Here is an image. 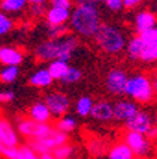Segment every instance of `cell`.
I'll return each mask as SVG.
<instances>
[{"mask_svg": "<svg viewBox=\"0 0 157 159\" xmlns=\"http://www.w3.org/2000/svg\"><path fill=\"white\" fill-rule=\"evenodd\" d=\"M79 40L76 36L68 34L61 39H47L38 44L34 50L36 58L43 63H50L54 60H62L68 63L78 48Z\"/></svg>", "mask_w": 157, "mask_h": 159, "instance_id": "obj_1", "label": "cell"}, {"mask_svg": "<svg viewBox=\"0 0 157 159\" xmlns=\"http://www.w3.org/2000/svg\"><path fill=\"white\" fill-rule=\"evenodd\" d=\"M68 23L69 30H72L76 36L84 39H94L102 24L99 9L95 3L76 4L71 11Z\"/></svg>", "mask_w": 157, "mask_h": 159, "instance_id": "obj_2", "label": "cell"}, {"mask_svg": "<svg viewBox=\"0 0 157 159\" xmlns=\"http://www.w3.org/2000/svg\"><path fill=\"white\" fill-rule=\"evenodd\" d=\"M124 95H128L137 105L150 104L156 95V84L146 74L129 75L124 87Z\"/></svg>", "mask_w": 157, "mask_h": 159, "instance_id": "obj_3", "label": "cell"}, {"mask_svg": "<svg viewBox=\"0 0 157 159\" xmlns=\"http://www.w3.org/2000/svg\"><path fill=\"white\" fill-rule=\"evenodd\" d=\"M95 44L103 53L109 54V56H118L124 50L126 46V37H124L123 31L119 27L112 26V24L102 23L98 31L94 36Z\"/></svg>", "mask_w": 157, "mask_h": 159, "instance_id": "obj_4", "label": "cell"}, {"mask_svg": "<svg viewBox=\"0 0 157 159\" xmlns=\"http://www.w3.org/2000/svg\"><path fill=\"white\" fill-rule=\"evenodd\" d=\"M68 141H69L68 135L59 132L58 129H55L54 126H52L51 131H50L47 135H44L43 138L33 139V141H27L26 143L33 149L37 155H41V153L52 152L55 148H58V146L67 143Z\"/></svg>", "mask_w": 157, "mask_h": 159, "instance_id": "obj_5", "label": "cell"}, {"mask_svg": "<svg viewBox=\"0 0 157 159\" xmlns=\"http://www.w3.org/2000/svg\"><path fill=\"white\" fill-rule=\"evenodd\" d=\"M16 126H17L16 129L17 134L24 136L27 141L43 138L52 128L51 124H38V122H34L33 119L26 118V116H17Z\"/></svg>", "mask_w": 157, "mask_h": 159, "instance_id": "obj_6", "label": "cell"}, {"mask_svg": "<svg viewBox=\"0 0 157 159\" xmlns=\"http://www.w3.org/2000/svg\"><path fill=\"white\" fill-rule=\"evenodd\" d=\"M126 145L129 146V149L132 151V153L134 155V158H147L151 155L153 151V143L149 138H146L144 135L137 132H132V131H126L123 134V139H122Z\"/></svg>", "mask_w": 157, "mask_h": 159, "instance_id": "obj_7", "label": "cell"}, {"mask_svg": "<svg viewBox=\"0 0 157 159\" xmlns=\"http://www.w3.org/2000/svg\"><path fill=\"white\" fill-rule=\"evenodd\" d=\"M44 104L47 105L51 116L55 118H61V116L67 115L71 108V99L67 94L59 93V91H51L44 97Z\"/></svg>", "mask_w": 157, "mask_h": 159, "instance_id": "obj_8", "label": "cell"}, {"mask_svg": "<svg viewBox=\"0 0 157 159\" xmlns=\"http://www.w3.org/2000/svg\"><path fill=\"white\" fill-rule=\"evenodd\" d=\"M153 125H156L151 118V115L144 111V109H139L137 112L134 114L130 119H128L124 122V128L126 131H132V132H137L142 134V135L146 136V134L150 131V128Z\"/></svg>", "mask_w": 157, "mask_h": 159, "instance_id": "obj_9", "label": "cell"}, {"mask_svg": "<svg viewBox=\"0 0 157 159\" xmlns=\"http://www.w3.org/2000/svg\"><path fill=\"white\" fill-rule=\"evenodd\" d=\"M128 73L122 68H112L106 75L105 85L112 95H124V87L128 83Z\"/></svg>", "mask_w": 157, "mask_h": 159, "instance_id": "obj_10", "label": "cell"}, {"mask_svg": "<svg viewBox=\"0 0 157 159\" xmlns=\"http://www.w3.org/2000/svg\"><path fill=\"white\" fill-rule=\"evenodd\" d=\"M0 143L4 148H16L20 145L19 134L11 122L4 116H0Z\"/></svg>", "mask_w": 157, "mask_h": 159, "instance_id": "obj_11", "label": "cell"}, {"mask_svg": "<svg viewBox=\"0 0 157 159\" xmlns=\"http://www.w3.org/2000/svg\"><path fill=\"white\" fill-rule=\"evenodd\" d=\"M139 105L132 99H120L113 104V119L126 122L139 111Z\"/></svg>", "mask_w": 157, "mask_h": 159, "instance_id": "obj_12", "label": "cell"}, {"mask_svg": "<svg viewBox=\"0 0 157 159\" xmlns=\"http://www.w3.org/2000/svg\"><path fill=\"white\" fill-rule=\"evenodd\" d=\"M24 53L19 47L0 46V64L4 67H19L23 63Z\"/></svg>", "mask_w": 157, "mask_h": 159, "instance_id": "obj_13", "label": "cell"}, {"mask_svg": "<svg viewBox=\"0 0 157 159\" xmlns=\"http://www.w3.org/2000/svg\"><path fill=\"white\" fill-rule=\"evenodd\" d=\"M71 16V10L58 9V7H50L44 14L47 27H57V26H67Z\"/></svg>", "mask_w": 157, "mask_h": 159, "instance_id": "obj_14", "label": "cell"}, {"mask_svg": "<svg viewBox=\"0 0 157 159\" xmlns=\"http://www.w3.org/2000/svg\"><path fill=\"white\" fill-rule=\"evenodd\" d=\"M91 116L99 122H111L113 119V104H111L109 101H103V99L94 102Z\"/></svg>", "mask_w": 157, "mask_h": 159, "instance_id": "obj_15", "label": "cell"}, {"mask_svg": "<svg viewBox=\"0 0 157 159\" xmlns=\"http://www.w3.org/2000/svg\"><path fill=\"white\" fill-rule=\"evenodd\" d=\"M156 27V14L150 10H142L134 16V31L136 36L149 29Z\"/></svg>", "mask_w": 157, "mask_h": 159, "instance_id": "obj_16", "label": "cell"}, {"mask_svg": "<svg viewBox=\"0 0 157 159\" xmlns=\"http://www.w3.org/2000/svg\"><path fill=\"white\" fill-rule=\"evenodd\" d=\"M2 156H4L6 159H40V156L27 143L19 145L16 148H6Z\"/></svg>", "mask_w": 157, "mask_h": 159, "instance_id": "obj_17", "label": "cell"}, {"mask_svg": "<svg viewBox=\"0 0 157 159\" xmlns=\"http://www.w3.org/2000/svg\"><path fill=\"white\" fill-rule=\"evenodd\" d=\"M28 118L38 124H50L51 122V114H50L47 105L43 101H37L28 109Z\"/></svg>", "mask_w": 157, "mask_h": 159, "instance_id": "obj_18", "label": "cell"}, {"mask_svg": "<svg viewBox=\"0 0 157 159\" xmlns=\"http://www.w3.org/2000/svg\"><path fill=\"white\" fill-rule=\"evenodd\" d=\"M106 159H136L129 146L123 142V141H116L108 146L106 151Z\"/></svg>", "mask_w": 157, "mask_h": 159, "instance_id": "obj_19", "label": "cell"}, {"mask_svg": "<svg viewBox=\"0 0 157 159\" xmlns=\"http://www.w3.org/2000/svg\"><path fill=\"white\" fill-rule=\"evenodd\" d=\"M54 83V80L51 78L50 73L47 71V68H40L37 71H34L28 78V84L34 88H47Z\"/></svg>", "mask_w": 157, "mask_h": 159, "instance_id": "obj_20", "label": "cell"}, {"mask_svg": "<svg viewBox=\"0 0 157 159\" xmlns=\"http://www.w3.org/2000/svg\"><path fill=\"white\" fill-rule=\"evenodd\" d=\"M86 151H88L89 156L95 159H99L102 156L106 155V151H108V143L106 141L101 138H91L86 142Z\"/></svg>", "mask_w": 157, "mask_h": 159, "instance_id": "obj_21", "label": "cell"}, {"mask_svg": "<svg viewBox=\"0 0 157 159\" xmlns=\"http://www.w3.org/2000/svg\"><path fill=\"white\" fill-rule=\"evenodd\" d=\"M26 0H0V11L4 14H19L27 9Z\"/></svg>", "mask_w": 157, "mask_h": 159, "instance_id": "obj_22", "label": "cell"}, {"mask_svg": "<svg viewBox=\"0 0 157 159\" xmlns=\"http://www.w3.org/2000/svg\"><path fill=\"white\" fill-rule=\"evenodd\" d=\"M76 126H78V121H76V118L67 114V115H64V116H61V118L57 119V122H55V125H54V128L58 129L59 132L68 135V134H71V132H74V131H75Z\"/></svg>", "mask_w": 157, "mask_h": 159, "instance_id": "obj_23", "label": "cell"}, {"mask_svg": "<svg viewBox=\"0 0 157 159\" xmlns=\"http://www.w3.org/2000/svg\"><path fill=\"white\" fill-rule=\"evenodd\" d=\"M69 64L67 61H62V60H54V61H50L48 67H47V71L50 73L51 78L54 81H59V80L64 77V74L67 73Z\"/></svg>", "mask_w": 157, "mask_h": 159, "instance_id": "obj_24", "label": "cell"}, {"mask_svg": "<svg viewBox=\"0 0 157 159\" xmlns=\"http://www.w3.org/2000/svg\"><path fill=\"white\" fill-rule=\"evenodd\" d=\"M142 48H143V44H142L139 36H133L126 41V46H124V50H126V54L130 60L133 61H137L140 58V53Z\"/></svg>", "mask_w": 157, "mask_h": 159, "instance_id": "obj_25", "label": "cell"}, {"mask_svg": "<svg viewBox=\"0 0 157 159\" xmlns=\"http://www.w3.org/2000/svg\"><path fill=\"white\" fill-rule=\"evenodd\" d=\"M92 107H94V99L88 95H82L76 99L75 102V112L78 114L79 116L85 118V116L91 115Z\"/></svg>", "mask_w": 157, "mask_h": 159, "instance_id": "obj_26", "label": "cell"}, {"mask_svg": "<svg viewBox=\"0 0 157 159\" xmlns=\"http://www.w3.org/2000/svg\"><path fill=\"white\" fill-rule=\"evenodd\" d=\"M75 152H76V146L67 142L64 145L55 148L51 153L55 159H71L72 156H75Z\"/></svg>", "mask_w": 157, "mask_h": 159, "instance_id": "obj_27", "label": "cell"}, {"mask_svg": "<svg viewBox=\"0 0 157 159\" xmlns=\"http://www.w3.org/2000/svg\"><path fill=\"white\" fill-rule=\"evenodd\" d=\"M81 80H82V71L81 70L76 68V67L69 66L68 70H67V73L64 74V77H62L59 81H61L62 84H65V85H72V84L79 83Z\"/></svg>", "mask_w": 157, "mask_h": 159, "instance_id": "obj_28", "label": "cell"}, {"mask_svg": "<svg viewBox=\"0 0 157 159\" xmlns=\"http://www.w3.org/2000/svg\"><path fill=\"white\" fill-rule=\"evenodd\" d=\"M19 67H4L0 70V81L3 84H11L19 78Z\"/></svg>", "mask_w": 157, "mask_h": 159, "instance_id": "obj_29", "label": "cell"}, {"mask_svg": "<svg viewBox=\"0 0 157 159\" xmlns=\"http://www.w3.org/2000/svg\"><path fill=\"white\" fill-rule=\"evenodd\" d=\"M143 46H157V29H149L143 33L137 34Z\"/></svg>", "mask_w": 157, "mask_h": 159, "instance_id": "obj_30", "label": "cell"}, {"mask_svg": "<svg viewBox=\"0 0 157 159\" xmlns=\"http://www.w3.org/2000/svg\"><path fill=\"white\" fill-rule=\"evenodd\" d=\"M139 60L147 64L154 63L157 60V46H143Z\"/></svg>", "mask_w": 157, "mask_h": 159, "instance_id": "obj_31", "label": "cell"}, {"mask_svg": "<svg viewBox=\"0 0 157 159\" xmlns=\"http://www.w3.org/2000/svg\"><path fill=\"white\" fill-rule=\"evenodd\" d=\"M14 29V20L0 11V36H6Z\"/></svg>", "mask_w": 157, "mask_h": 159, "instance_id": "obj_32", "label": "cell"}, {"mask_svg": "<svg viewBox=\"0 0 157 159\" xmlns=\"http://www.w3.org/2000/svg\"><path fill=\"white\" fill-rule=\"evenodd\" d=\"M69 27L67 26H57V27H47V34H48V39H61V37H65L69 34Z\"/></svg>", "mask_w": 157, "mask_h": 159, "instance_id": "obj_33", "label": "cell"}, {"mask_svg": "<svg viewBox=\"0 0 157 159\" xmlns=\"http://www.w3.org/2000/svg\"><path fill=\"white\" fill-rule=\"evenodd\" d=\"M46 11H47L46 4H31V6H30V14H31L34 19H43Z\"/></svg>", "mask_w": 157, "mask_h": 159, "instance_id": "obj_34", "label": "cell"}, {"mask_svg": "<svg viewBox=\"0 0 157 159\" xmlns=\"http://www.w3.org/2000/svg\"><path fill=\"white\" fill-rule=\"evenodd\" d=\"M51 7H58V9H65L71 10L74 7V2L72 0H50Z\"/></svg>", "mask_w": 157, "mask_h": 159, "instance_id": "obj_35", "label": "cell"}, {"mask_svg": "<svg viewBox=\"0 0 157 159\" xmlns=\"http://www.w3.org/2000/svg\"><path fill=\"white\" fill-rule=\"evenodd\" d=\"M105 4L111 11H119L123 9V2L122 0H105Z\"/></svg>", "mask_w": 157, "mask_h": 159, "instance_id": "obj_36", "label": "cell"}, {"mask_svg": "<svg viewBox=\"0 0 157 159\" xmlns=\"http://www.w3.org/2000/svg\"><path fill=\"white\" fill-rule=\"evenodd\" d=\"M16 95L13 91H0V104H10L14 101Z\"/></svg>", "mask_w": 157, "mask_h": 159, "instance_id": "obj_37", "label": "cell"}, {"mask_svg": "<svg viewBox=\"0 0 157 159\" xmlns=\"http://www.w3.org/2000/svg\"><path fill=\"white\" fill-rule=\"evenodd\" d=\"M123 2V7L128 10H132L134 7H137L139 4H142L144 0H122Z\"/></svg>", "mask_w": 157, "mask_h": 159, "instance_id": "obj_38", "label": "cell"}, {"mask_svg": "<svg viewBox=\"0 0 157 159\" xmlns=\"http://www.w3.org/2000/svg\"><path fill=\"white\" fill-rule=\"evenodd\" d=\"M146 138H149L150 141H154V139L157 138V126H156V125H153V126L150 128V131L146 134Z\"/></svg>", "mask_w": 157, "mask_h": 159, "instance_id": "obj_39", "label": "cell"}, {"mask_svg": "<svg viewBox=\"0 0 157 159\" xmlns=\"http://www.w3.org/2000/svg\"><path fill=\"white\" fill-rule=\"evenodd\" d=\"M26 2L31 6V4H46L48 0H26Z\"/></svg>", "mask_w": 157, "mask_h": 159, "instance_id": "obj_40", "label": "cell"}, {"mask_svg": "<svg viewBox=\"0 0 157 159\" xmlns=\"http://www.w3.org/2000/svg\"><path fill=\"white\" fill-rule=\"evenodd\" d=\"M38 156H40V159H55L54 156H52L51 152H48V153H41V155H38Z\"/></svg>", "mask_w": 157, "mask_h": 159, "instance_id": "obj_41", "label": "cell"}, {"mask_svg": "<svg viewBox=\"0 0 157 159\" xmlns=\"http://www.w3.org/2000/svg\"><path fill=\"white\" fill-rule=\"evenodd\" d=\"M74 4H88V3H92L91 0H72Z\"/></svg>", "mask_w": 157, "mask_h": 159, "instance_id": "obj_42", "label": "cell"}, {"mask_svg": "<svg viewBox=\"0 0 157 159\" xmlns=\"http://www.w3.org/2000/svg\"><path fill=\"white\" fill-rule=\"evenodd\" d=\"M92 3H101V2H105V0H91Z\"/></svg>", "mask_w": 157, "mask_h": 159, "instance_id": "obj_43", "label": "cell"}, {"mask_svg": "<svg viewBox=\"0 0 157 159\" xmlns=\"http://www.w3.org/2000/svg\"><path fill=\"white\" fill-rule=\"evenodd\" d=\"M71 159H82V158H79V156H72Z\"/></svg>", "mask_w": 157, "mask_h": 159, "instance_id": "obj_44", "label": "cell"}, {"mask_svg": "<svg viewBox=\"0 0 157 159\" xmlns=\"http://www.w3.org/2000/svg\"><path fill=\"white\" fill-rule=\"evenodd\" d=\"M0 46H2V44H0Z\"/></svg>", "mask_w": 157, "mask_h": 159, "instance_id": "obj_45", "label": "cell"}]
</instances>
